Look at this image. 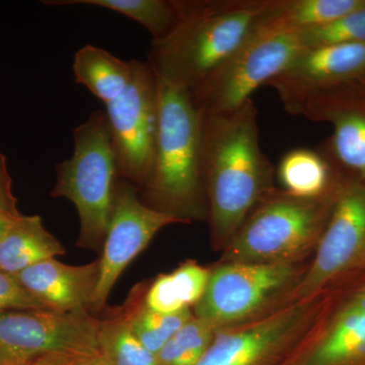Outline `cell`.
<instances>
[{
  "label": "cell",
  "mask_w": 365,
  "mask_h": 365,
  "mask_svg": "<svg viewBox=\"0 0 365 365\" xmlns=\"http://www.w3.org/2000/svg\"><path fill=\"white\" fill-rule=\"evenodd\" d=\"M201 173L212 248L223 250L252 209L272 191L276 169L262 151L253 100L200 113Z\"/></svg>",
  "instance_id": "obj_1"
},
{
  "label": "cell",
  "mask_w": 365,
  "mask_h": 365,
  "mask_svg": "<svg viewBox=\"0 0 365 365\" xmlns=\"http://www.w3.org/2000/svg\"><path fill=\"white\" fill-rule=\"evenodd\" d=\"M268 0H178L174 30L151 42L158 78L191 91L222 66L261 26Z\"/></svg>",
  "instance_id": "obj_2"
},
{
  "label": "cell",
  "mask_w": 365,
  "mask_h": 365,
  "mask_svg": "<svg viewBox=\"0 0 365 365\" xmlns=\"http://www.w3.org/2000/svg\"><path fill=\"white\" fill-rule=\"evenodd\" d=\"M158 81L157 143L141 200L187 223L208 222L201 173L200 112L189 91Z\"/></svg>",
  "instance_id": "obj_3"
},
{
  "label": "cell",
  "mask_w": 365,
  "mask_h": 365,
  "mask_svg": "<svg viewBox=\"0 0 365 365\" xmlns=\"http://www.w3.org/2000/svg\"><path fill=\"white\" fill-rule=\"evenodd\" d=\"M338 193L299 198L274 188L252 209L222 250L220 263L311 261Z\"/></svg>",
  "instance_id": "obj_4"
},
{
  "label": "cell",
  "mask_w": 365,
  "mask_h": 365,
  "mask_svg": "<svg viewBox=\"0 0 365 365\" xmlns=\"http://www.w3.org/2000/svg\"><path fill=\"white\" fill-rule=\"evenodd\" d=\"M345 292L338 285L218 329L197 365H290Z\"/></svg>",
  "instance_id": "obj_5"
},
{
  "label": "cell",
  "mask_w": 365,
  "mask_h": 365,
  "mask_svg": "<svg viewBox=\"0 0 365 365\" xmlns=\"http://www.w3.org/2000/svg\"><path fill=\"white\" fill-rule=\"evenodd\" d=\"M73 153L56 165L54 198L63 197L78 210V248L102 253L109 230L118 176L108 119L104 111L91 113L73 130Z\"/></svg>",
  "instance_id": "obj_6"
},
{
  "label": "cell",
  "mask_w": 365,
  "mask_h": 365,
  "mask_svg": "<svg viewBox=\"0 0 365 365\" xmlns=\"http://www.w3.org/2000/svg\"><path fill=\"white\" fill-rule=\"evenodd\" d=\"M309 261L299 263H218L211 267L195 318L215 330L245 323L292 302Z\"/></svg>",
  "instance_id": "obj_7"
},
{
  "label": "cell",
  "mask_w": 365,
  "mask_h": 365,
  "mask_svg": "<svg viewBox=\"0 0 365 365\" xmlns=\"http://www.w3.org/2000/svg\"><path fill=\"white\" fill-rule=\"evenodd\" d=\"M299 33L259 26L242 47L190 91L200 113L230 111L251 100L304 51Z\"/></svg>",
  "instance_id": "obj_8"
},
{
  "label": "cell",
  "mask_w": 365,
  "mask_h": 365,
  "mask_svg": "<svg viewBox=\"0 0 365 365\" xmlns=\"http://www.w3.org/2000/svg\"><path fill=\"white\" fill-rule=\"evenodd\" d=\"M100 319L88 311L0 313V365H26L49 355L95 357Z\"/></svg>",
  "instance_id": "obj_9"
},
{
  "label": "cell",
  "mask_w": 365,
  "mask_h": 365,
  "mask_svg": "<svg viewBox=\"0 0 365 365\" xmlns=\"http://www.w3.org/2000/svg\"><path fill=\"white\" fill-rule=\"evenodd\" d=\"M130 85L106 106L118 176L143 188L150 177L158 127V81L150 62L133 60Z\"/></svg>",
  "instance_id": "obj_10"
},
{
  "label": "cell",
  "mask_w": 365,
  "mask_h": 365,
  "mask_svg": "<svg viewBox=\"0 0 365 365\" xmlns=\"http://www.w3.org/2000/svg\"><path fill=\"white\" fill-rule=\"evenodd\" d=\"M361 269H365V182L346 179L292 302L337 287Z\"/></svg>",
  "instance_id": "obj_11"
},
{
  "label": "cell",
  "mask_w": 365,
  "mask_h": 365,
  "mask_svg": "<svg viewBox=\"0 0 365 365\" xmlns=\"http://www.w3.org/2000/svg\"><path fill=\"white\" fill-rule=\"evenodd\" d=\"M177 223L187 222L146 205L130 182H116L109 230L98 258L100 278L91 313L105 309L110 294L125 269L148 248L160 230Z\"/></svg>",
  "instance_id": "obj_12"
},
{
  "label": "cell",
  "mask_w": 365,
  "mask_h": 365,
  "mask_svg": "<svg viewBox=\"0 0 365 365\" xmlns=\"http://www.w3.org/2000/svg\"><path fill=\"white\" fill-rule=\"evenodd\" d=\"M365 83V45L304 50L287 71L269 81L285 111L299 116L309 103L332 91Z\"/></svg>",
  "instance_id": "obj_13"
},
{
  "label": "cell",
  "mask_w": 365,
  "mask_h": 365,
  "mask_svg": "<svg viewBox=\"0 0 365 365\" xmlns=\"http://www.w3.org/2000/svg\"><path fill=\"white\" fill-rule=\"evenodd\" d=\"M302 116L332 126L319 150L345 179L365 182V83L322 96Z\"/></svg>",
  "instance_id": "obj_14"
},
{
  "label": "cell",
  "mask_w": 365,
  "mask_h": 365,
  "mask_svg": "<svg viewBox=\"0 0 365 365\" xmlns=\"http://www.w3.org/2000/svg\"><path fill=\"white\" fill-rule=\"evenodd\" d=\"M290 365H365V282L346 290Z\"/></svg>",
  "instance_id": "obj_15"
},
{
  "label": "cell",
  "mask_w": 365,
  "mask_h": 365,
  "mask_svg": "<svg viewBox=\"0 0 365 365\" xmlns=\"http://www.w3.org/2000/svg\"><path fill=\"white\" fill-rule=\"evenodd\" d=\"M14 278L46 309L57 313L91 312L100 278V261L74 266L48 259Z\"/></svg>",
  "instance_id": "obj_16"
},
{
  "label": "cell",
  "mask_w": 365,
  "mask_h": 365,
  "mask_svg": "<svg viewBox=\"0 0 365 365\" xmlns=\"http://www.w3.org/2000/svg\"><path fill=\"white\" fill-rule=\"evenodd\" d=\"M281 190L299 198L337 193L345 178L321 150L295 148L283 155L276 169Z\"/></svg>",
  "instance_id": "obj_17"
},
{
  "label": "cell",
  "mask_w": 365,
  "mask_h": 365,
  "mask_svg": "<svg viewBox=\"0 0 365 365\" xmlns=\"http://www.w3.org/2000/svg\"><path fill=\"white\" fill-rule=\"evenodd\" d=\"M66 254L39 215H21L0 237V271L16 276L31 266Z\"/></svg>",
  "instance_id": "obj_18"
},
{
  "label": "cell",
  "mask_w": 365,
  "mask_h": 365,
  "mask_svg": "<svg viewBox=\"0 0 365 365\" xmlns=\"http://www.w3.org/2000/svg\"><path fill=\"white\" fill-rule=\"evenodd\" d=\"M76 83L85 86L106 106L116 100L133 79V60H122L107 50L91 44L83 46L74 55Z\"/></svg>",
  "instance_id": "obj_19"
},
{
  "label": "cell",
  "mask_w": 365,
  "mask_h": 365,
  "mask_svg": "<svg viewBox=\"0 0 365 365\" xmlns=\"http://www.w3.org/2000/svg\"><path fill=\"white\" fill-rule=\"evenodd\" d=\"M210 272V268L189 260L172 272L160 274L146 287V306L162 314L193 309L202 299Z\"/></svg>",
  "instance_id": "obj_20"
},
{
  "label": "cell",
  "mask_w": 365,
  "mask_h": 365,
  "mask_svg": "<svg viewBox=\"0 0 365 365\" xmlns=\"http://www.w3.org/2000/svg\"><path fill=\"white\" fill-rule=\"evenodd\" d=\"M148 284V282L137 284L119 309L137 339L146 349L157 355L170 338L193 318L194 314L191 309L175 314L153 311L145 304Z\"/></svg>",
  "instance_id": "obj_21"
},
{
  "label": "cell",
  "mask_w": 365,
  "mask_h": 365,
  "mask_svg": "<svg viewBox=\"0 0 365 365\" xmlns=\"http://www.w3.org/2000/svg\"><path fill=\"white\" fill-rule=\"evenodd\" d=\"M362 0H268L261 26L302 33L349 13Z\"/></svg>",
  "instance_id": "obj_22"
},
{
  "label": "cell",
  "mask_w": 365,
  "mask_h": 365,
  "mask_svg": "<svg viewBox=\"0 0 365 365\" xmlns=\"http://www.w3.org/2000/svg\"><path fill=\"white\" fill-rule=\"evenodd\" d=\"M46 6L86 4L110 9L143 26L153 40L162 39L179 23L178 0H51Z\"/></svg>",
  "instance_id": "obj_23"
},
{
  "label": "cell",
  "mask_w": 365,
  "mask_h": 365,
  "mask_svg": "<svg viewBox=\"0 0 365 365\" xmlns=\"http://www.w3.org/2000/svg\"><path fill=\"white\" fill-rule=\"evenodd\" d=\"M98 341L101 355L110 365H158L157 355L137 339L119 307L100 319Z\"/></svg>",
  "instance_id": "obj_24"
},
{
  "label": "cell",
  "mask_w": 365,
  "mask_h": 365,
  "mask_svg": "<svg viewBox=\"0 0 365 365\" xmlns=\"http://www.w3.org/2000/svg\"><path fill=\"white\" fill-rule=\"evenodd\" d=\"M215 331L193 317L158 353V365H197L207 351Z\"/></svg>",
  "instance_id": "obj_25"
},
{
  "label": "cell",
  "mask_w": 365,
  "mask_h": 365,
  "mask_svg": "<svg viewBox=\"0 0 365 365\" xmlns=\"http://www.w3.org/2000/svg\"><path fill=\"white\" fill-rule=\"evenodd\" d=\"M299 36L306 49L331 45H365V0L335 21L304 31Z\"/></svg>",
  "instance_id": "obj_26"
},
{
  "label": "cell",
  "mask_w": 365,
  "mask_h": 365,
  "mask_svg": "<svg viewBox=\"0 0 365 365\" xmlns=\"http://www.w3.org/2000/svg\"><path fill=\"white\" fill-rule=\"evenodd\" d=\"M46 309L24 289L14 276L0 271V313L6 311ZM49 311V309H48Z\"/></svg>",
  "instance_id": "obj_27"
},
{
  "label": "cell",
  "mask_w": 365,
  "mask_h": 365,
  "mask_svg": "<svg viewBox=\"0 0 365 365\" xmlns=\"http://www.w3.org/2000/svg\"><path fill=\"white\" fill-rule=\"evenodd\" d=\"M0 210L21 215L18 210V199L14 195L13 180L7 169L6 158L0 151Z\"/></svg>",
  "instance_id": "obj_28"
},
{
  "label": "cell",
  "mask_w": 365,
  "mask_h": 365,
  "mask_svg": "<svg viewBox=\"0 0 365 365\" xmlns=\"http://www.w3.org/2000/svg\"><path fill=\"white\" fill-rule=\"evenodd\" d=\"M96 357L78 356V355L55 354L42 357L26 365H86Z\"/></svg>",
  "instance_id": "obj_29"
},
{
  "label": "cell",
  "mask_w": 365,
  "mask_h": 365,
  "mask_svg": "<svg viewBox=\"0 0 365 365\" xmlns=\"http://www.w3.org/2000/svg\"><path fill=\"white\" fill-rule=\"evenodd\" d=\"M21 215H14V213L0 210V237L6 234L7 230H9V227H11Z\"/></svg>",
  "instance_id": "obj_30"
},
{
  "label": "cell",
  "mask_w": 365,
  "mask_h": 365,
  "mask_svg": "<svg viewBox=\"0 0 365 365\" xmlns=\"http://www.w3.org/2000/svg\"><path fill=\"white\" fill-rule=\"evenodd\" d=\"M86 365H110L109 362L107 361L104 359V357L102 356V355H98V356L96 357V359H93V360H91L90 362H88Z\"/></svg>",
  "instance_id": "obj_31"
}]
</instances>
